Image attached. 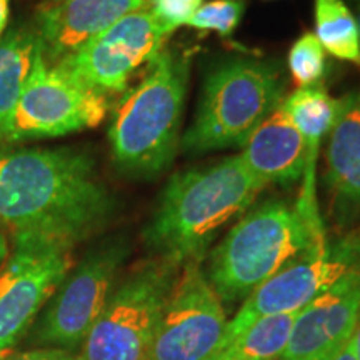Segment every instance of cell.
Masks as SVG:
<instances>
[{"instance_id":"11","label":"cell","mask_w":360,"mask_h":360,"mask_svg":"<svg viewBox=\"0 0 360 360\" xmlns=\"http://www.w3.org/2000/svg\"><path fill=\"white\" fill-rule=\"evenodd\" d=\"M170 35L150 8H143L125 15L56 64L109 98L127 92L135 72L155 60Z\"/></svg>"},{"instance_id":"5","label":"cell","mask_w":360,"mask_h":360,"mask_svg":"<svg viewBox=\"0 0 360 360\" xmlns=\"http://www.w3.org/2000/svg\"><path fill=\"white\" fill-rule=\"evenodd\" d=\"M276 67L254 58H231L207 75L195 120L184 134L191 154L242 147L250 134L283 102Z\"/></svg>"},{"instance_id":"10","label":"cell","mask_w":360,"mask_h":360,"mask_svg":"<svg viewBox=\"0 0 360 360\" xmlns=\"http://www.w3.org/2000/svg\"><path fill=\"white\" fill-rule=\"evenodd\" d=\"M227 314L200 260L182 265L157 326L148 360H215L227 334Z\"/></svg>"},{"instance_id":"18","label":"cell","mask_w":360,"mask_h":360,"mask_svg":"<svg viewBox=\"0 0 360 360\" xmlns=\"http://www.w3.org/2000/svg\"><path fill=\"white\" fill-rule=\"evenodd\" d=\"M39 35L34 27H17L0 39V129L19 102L32 70Z\"/></svg>"},{"instance_id":"4","label":"cell","mask_w":360,"mask_h":360,"mask_svg":"<svg viewBox=\"0 0 360 360\" xmlns=\"http://www.w3.org/2000/svg\"><path fill=\"white\" fill-rule=\"evenodd\" d=\"M188 60L162 51L141 82L127 89L109 129L112 157L120 172L155 177L172 164L186 103Z\"/></svg>"},{"instance_id":"8","label":"cell","mask_w":360,"mask_h":360,"mask_svg":"<svg viewBox=\"0 0 360 360\" xmlns=\"http://www.w3.org/2000/svg\"><path fill=\"white\" fill-rule=\"evenodd\" d=\"M13 236V250L0 267V357L20 340L72 270L74 245L30 232Z\"/></svg>"},{"instance_id":"9","label":"cell","mask_w":360,"mask_h":360,"mask_svg":"<svg viewBox=\"0 0 360 360\" xmlns=\"http://www.w3.org/2000/svg\"><path fill=\"white\" fill-rule=\"evenodd\" d=\"M359 265L360 236L312 247L247 297L229 322L224 345L244 334L259 319L299 312Z\"/></svg>"},{"instance_id":"3","label":"cell","mask_w":360,"mask_h":360,"mask_svg":"<svg viewBox=\"0 0 360 360\" xmlns=\"http://www.w3.org/2000/svg\"><path fill=\"white\" fill-rule=\"evenodd\" d=\"M323 242L322 220L310 219L299 204L265 200L238 220L214 249L205 277L222 304L238 302Z\"/></svg>"},{"instance_id":"23","label":"cell","mask_w":360,"mask_h":360,"mask_svg":"<svg viewBox=\"0 0 360 360\" xmlns=\"http://www.w3.org/2000/svg\"><path fill=\"white\" fill-rule=\"evenodd\" d=\"M204 4V0H152L150 12L170 34L179 27L187 25Z\"/></svg>"},{"instance_id":"27","label":"cell","mask_w":360,"mask_h":360,"mask_svg":"<svg viewBox=\"0 0 360 360\" xmlns=\"http://www.w3.org/2000/svg\"><path fill=\"white\" fill-rule=\"evenodd\" d=\"M354 342H355V350H357V357L360 360V315H359L357 326H355V330H354Z\"/></svg>"},{"instance_id":"28","label":"cell","mask_w":360,"mask_h":360,"mask_svg":"<svg viewBox=\"0 0 360 360\" xmlns=\"http://www.w3.org/2000/svg\"><path fill=\"white\" fill-rule=\"evenodd\" d=\"M350 6L354 7V15L355 19H357V24H359V30H360V0H349Z\"/></svg>"},{"instance_id":"20","label":"cell","mask_w":360,"mask_h":360,"mask_svg":"<svg viewBox=\"0 0 360 360\" xmlns=\"http://www.w3.org/2000/svg\"><path fill=\"white\" fill-rule=\"evenodd\" d=\"M315 37L323 51L360 65V30L345 0H315Z\"/></svg>"},{"instance_id":"26","label":"cell","mask_w":360,"mask_h":360,"mask_svg":"<svg viewBox=\"0 0 360 360\" xmlns=\"http://www.w3.org/2000/svg\"><path fill=\"white\" fill-rule=\"evenodd\" d=\"M8 2L11 0H0V39L4 37V30L8 22Z\"/></svg>"},{"instance_id":"7","label":"cell","mask_w":360,"mask_h":360,"mask_svg":"<svg viewBox=\"0 0 360 360\" xmlns=\"http://www.w3.org/2000/svg\"><path fill=\"white\" fill-rule=\"evenodd\" d=\"M109 98L85 87L60 65L45 60L40 42L15 109L0 129L8 142L62 137L101 125Z\"/></svg>"},{"instance_id":"2","label":"cell","mask_w":360,"mask_h":360,"mask_svg":"<svg viewBox=\"0 0 360 360\" xmlns=\"http://www.w3.org/2000/svg\"><path fill=\"white\" fill-rule=\"evenodd\" d=\"M265 187L240 155L174 174L162 191L143 240L154 257L180 267L202 260L220 229L244 214Z\"/></svg>"},{"instance_id":"21","label":"cell","mask_w":360,"mask_h":360,"mask_svg":"<svg viewBox=\"0 0 360 360\" xmlns=\"http://www.w3.org/2000/svg\"><path fill=\"white\" fill-rule=\"evenodd\" d=\"M289 69L299 89L321 85L326 75V51L312 32L297 39L289 52Z\"/></svg>"},{"instance_id":"13","label":"cell","mask_w":360,"mask_h":360,"mask_svg":"<svg viewBox=\"0 0 360 360\" xmlns=\"http://www.w3.org/2000/svg\"><path fill=\"white\" fill-rule=\"evenodd\" d=\"M360 315V265L297 312L282 360H330L354 335Z\"/></svg>"},{"instance_id":"16","label":"cell","mask_w":360,"mask_h":360,"mask_svg":"<svg viewBox=\"0 0 360 360\" xmlns=\"http://www.w3.org/2000/svg\"><path fill=\"white\" fill-rule=\"evenodd\" d=\"M242 160L265 186H292L304 177L305 142L281 105L242 146Z\"/></svg>"},{"instance_id":"14","label":"cell","mask_w":360,"mask_h":360,"mask_svg":"<svg viewBox=\"0 0 360 360\" xmlns=\"http://www.w3.org/2000/svg\"><path fill=\"white\" fill-rule=\"evenodd\" d=\"M150 2L152 0L45 2L39 8L35 27L45 60L56 64L129 13L148 8Z\"/></svg>"},{"instance_id":"24","label":"cell","mask_w":360,"mask_h":360,"mask_svg":"<svg viewBox=\"0 0 360 360\" xmlns=\"http://www.w3.org/2000/svg\"><path fill=\"white\" fill-rule=\"evenodd\" d=\"M0 360H80L64 349H37L15 355H4Z\"/></svg>"},{"instance_id":"12","label":"cell","mask_w":360,"mask_h":360,"mask_svg":"<svg viewBox=\"0 0 360 360\" xmlns=\"http://www.w3.org/2000/svg\"><path fill=\"white\" fill-rule=\"evenodd\" d=\"M124 237H114L92 249L53 294L39 327V339L70 350L84 344L129 255Z\"/></svg>"},{"instance_id":"22","label":"cell","mask_w":360,"mask_h":360,"mask_svg":"<svg viewBox=\"0 0 360 360\" xmlns=\"http://www.w3.org/2000/svg\"><path fill=\"white\" fill-rule=\"evenodd\" d=\"M244 11V0H210L202 4L187 25L197 30H214L222 37H229L237 29Z\"/></svg>"},{"instance_id":"19","label":"cell","mask_w":360,"mask_h":360,"mask_svg":"<svg viewBox=\"0 0 360 360\" xmlns=\"http://www.w3.org/2000/svg\"><path fill=\"white\" fill-rule=\"evenodd\" d=\"M297 312L267 315L224 345L215 360H277L289 342Z\"/></svg>"},{"instance_id":"1","label":"cell","mask_w":360,"mask_h":360,"mask_svg":"<svg viewBox=\"0 0 360 360\" xmlns=\"http://www.w3.org/2000/svg\"><path fill=\"white\" fill-rule=\"evenodd\" d=\"M115 200L96 160L75 148H0V224L75 245L107 224Z\"/></svg>"},{"instance_id":"6","label":"cell","mask_w":360,"mask_h":360,"mask_svg":"<svg viewBox=\"0 0 360 360\" xmlns=\"http://www.w3.org/2000/svg\"><path fill=\"white\" fill-rule=\"evenodd\" d=\"M180 265L150 259L112 292L82 344L80 360H148Z\"/></svg>"},{"instance_id":"29","label":"cell","mask_w":360,"mask_h":360,"mask_svg":"<svg viewBox=\"0 0 360 360\" xmlns=\"http://www.w3.org/2000/svg\"><path fill=\"white\" fill-rule=\"evenodd\" d=\"M56 2H62V0H47V4H56Z\"/></svg>"},{"instance_id":"17","label":"cell","mask_w":360,"mask_h":360,"mask_svg":"<svg viewBox=\"0 0 360 360\" xmlns=\"http://www.w3.org/2000/svg\"><path fill=\"white\" fill-rule=\"evenodd\" d=\"M282 107L302 135L305 152H307L302 177L304 187L297 204L309 217L319 219L321 212H319L317 192H315V167H317V155L322 141L327 139L335 122L339 98L330 97V94L322 85H314V87L297 89L289 97L283 98Z\"/></svg>"},{"instance_id":"15","label":"cell","mask_w":360,"mask_h":360,"mask_svg":"<svg viewBox=\"0 0 360 360\" xmlns=\"http://www.w3.org/2000/svg\"><path fill=\"white\" fill-rule=\"evenodd\" d=\"M326 187L337 220L352 222L360 214V87L339 98L327 135Z\"/></svg>"},{"instance_id":"25","label":"cell","mask_w":360,"mask_h":360,"mask_svg":"<svg viewBox=\"0 0 360 360\" xmlns=\"http://www.w3.org/2000/svg\"><path fill=\"white\" fill-rule=\"evenodd\" d=\"M330 360H359L357 357V350H355V342H354V335L345 342L342 347L337 350V354L332 357Z\"/></svg>"}]
</instances>
